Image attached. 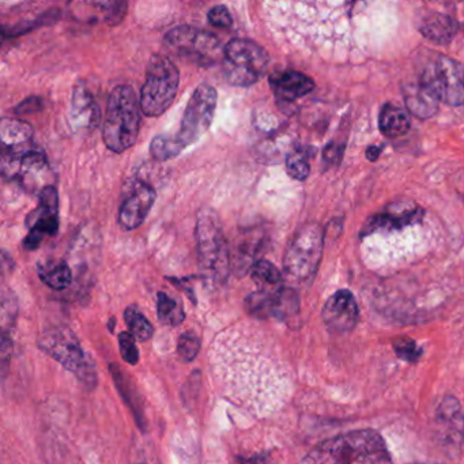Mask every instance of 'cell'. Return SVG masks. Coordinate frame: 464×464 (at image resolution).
Instances as JSON below:
<instances>
[{"label": "cell", "instance_id": "cell-4", "mask_svg": "<svg viewBox=\"0 0 464 464\" xmlns=\"http://www.w3.org/2000/svg\"><path fill=\"white\" fill-rule=\"evenodd\" d=\"M180 72L168 56L153 55L146 69L140 91V108L149 118H159L169 110L178 96Z\"/></svg>", "mask_w": 464, "mask_h": 464}, {"label": "cell", "instance_id": "cell-19", "mask_svg": "<svg viewBox=\"0 0 464 464\" xmlns=\"http://www.w3.org/2000/svg\"><path fill=\"white\" fill-rule=\"evenodd\" d=\"M263 248L262 236H256V233H246V236L241 237V240L236 244L235 251L230 254V265L232 270L237 276H244V274L251 271L255 263L259 262L257 259Z\"/></svg>", "mask_w": 464, "mask_h": 464}, {"label": "cell", "instance_id": "cell-20", "mask_svg": "<svg viewBox=\"0 0 464 464\" xmlns=\"http://www.w3.org/2000/svg\"><path fill=\"white\" fill-rule=\"evenodd\" d=\"M458 31V23L450 15L442 14V13L430 12L420 18V34L437 44H448L452 42Z\"/></svg>", "mask_w": 464, "mask_h": 464}, {"label": "cell", "instance_id": "cell-30", "mask_svg": "<svg viewBox=\"0 0 464 464\" xmlns=\"http://www.w3.org/2000/svg\"><path fill=\"white\" fill-rule=\"evenodd\" d=\"M124 320H126L127 327L130 328V333L140 341H149L154 335L153 325L146 319L145 314H140L135 306H129L126 309Z\"/></svg>", "mask_w": 464, "mask_h": 464}, {"label": "cell", "instance_id": "cell-10", "mask_svg": "<svg viewBox=\"0 0 464 464\" xmlns=\"http://www.w3.org/2000/svg\"><path fill=\"white\" fill-rule=\"evenodd\" d=\"M217 108V92L213 86L200 85L195 89L184 111L180 130L175 135L184 149L197 142L213 123Z\"/></svg>", "mask_w": 464, "mask_h": 464}, {"label": "cell", "instance_id": "cell-8", "mask_svg": "<svg viewBox=\"0 0 464 464\" xmlns=\"http://www.w3.org/2000/svg\"><path fill=\"white\" fill-rule=\"evenodd\" d=\"M420 83L437 102L452 107L464 104V66L455 59L434 53L420 72Z\"/></svg>", "mask_w": 464, "mask_h": 464}, {"label": "cell", "instance_id": "cell-29", "mask_svg": "<svg viewBox=\"0 0 464 464\" xmlns=\"http://www.w3.org/2000/svg\"><path fill=\"white\" fill-rule=\"evenodd\" d=\"M184 150L175 135H157L151 140L150 153L156 161L165 162L178 157Z\"/></svg>", "mask_w": 464, "mask_h": 464}, {"label": "cell", "instance_id": "cell-22", "mask_svg": "<svg viewBox=\"0 0 464 464\" xmlns=\"http://www.w3.org/2000/svg\"><path fill=\"white\" fill-rule=\"evenodd\" d=\"M34 127L26 121L5 118L0 123V138L4 149L24 148L31 142Z\"/></svg>", "mask_w": 464, "mask_h": 464}, {"label": "cell", "instance_id": "cell-35", "mask_svg": "<svg viewBox=\"0 0 464 464\" xmlns=\"http://www.w3.org/2000/svg\"><path fill=\"white\" fill-rule=\"evenodd\" d=\"M15 316H17V301H15L13 293H4L2 298V325H4V333H6L7 328H12L14 324Z\"/></svg>", "mask_w": 464, "mask_h": 464}, {"label": "cell", "instance_id": "cell-5", "mask_svg": "<svg viewBox=\"0 0 464 464\" xmlns=\"http://www.w3.org/2000/svg\"><path fill=\"white\" fill-rule=\"evenodd\" d=\"M322 227L314 222L304 225L293 236L284 256V271L293 284L305 285L316 276L323 255Z\"/></svg>", "mask_w": 464, "mask_h": 464}, {"label": "cell", "instance_id": "cell-2", "mask_svg": "<svg viewBox=\"0 0 464 464\" xmlns=\"http://www.w3.org/2000/svg\"><path fill=\"white\" fill-rule=\"evenodd\" d=\"M195 240L203 279L208 284L224 285L232 270L229 244L218 216L210 208L198 216Z\"/></svg>", "mask_w": 464, "mask_h": 464}, {"label": "cell", "instance_id": "cell-15", "mask_svg": "<svg viewBox=\"0 0 464 464\" xmlns=\"http://www.w3.org/2000/svg\"><path fill=\"white\" fill-rule=\"evenodd\" d=\"M323 322L333 333L344 334L357 325L360 311L349 290H339L331 295L322 312Z\"/></svg>", "mask_w": 464, "mask_h": 464}, {"label": "cell", "instance_id": "cell-6", "mask_svg": "<svg viewBox=\"0 0 464 464\" xmlns=\"http://www.w3.org/2000/svg\"><path fill=\"white\" fill-rule=\"evenodd\" d=\"M39 347L74 373L86 387L93 388L97 384L93 360L83 352L77 335L69 327L45 330L39 338Z\"/></svg>", "mask_w": 464, "mask_h": 464}, {"label": "cell", "instance_id": "cell-33", "mask_svg": "<svg viewBox=\"0 0 464 464\" xmlns=\"http://www.w3.org/2000/svg\"><path fill=\"white\" fill-rule=\"evenodd\" d=\"M393 350H395L396 355L401 360L406 361V362H417L420 357V349L418 344L415 343L412 339L409 338H399L393 342Z\"/></svg>", "mask_w": 464, "mask_h": 464}, {"label": "cell", "instance_id": "cell-7", "mask_svg": "<svg viewBox=\"0 0 464 464\" xmlns=\"http://www.w3.org/2000/svg\"><path fill=\"white\" fill-rule=\"evenodd\" d=\"M224 72L227 82L238 88H248L259 82L270 64L265 48L254 40L233 39L224 50Z\"/></svg>", "mask_w": 464, "mask_h": 464}, {"label": "cell", "instance_id": "cell-28", "mask_svg": "<svg viewBox=\"0 0 464 464\" xmlns=\"http://www.w3.org/2000/svg\"><path fill=\"white\" fill-rule=\"evenodd\" d=\"M157 300V314L162 324L175 325L181 324L186 319V312L183 305L175 298L169 297L167 293L160 292Z\"/></svg>", "mask_w": 464, "mask_h": 464}, {"label": "cell", "instance_id": "cell-21", "mask_svg": "<svg viewBox=\"0 0 464 464\" xmlns=\"http://www.w3.org/2000/svg\"><path fill=\"white\" fill-rule=\"evenodd\" d=\"M406 107L412 115L420 119H429L439 110V102L436 97L426 91L420 83L410 85L404 89Z\"/></svg>", "mask_w": 464, "mask_h": 464}, {"label": "cell", "instance_id": "cell-41", "mask_svg": "<svg viewBox=\"0 0 464 464\" xmlns=\"http://www.w3.org/2000/svg\"><path fill=\"white\" fill-rule=\"evenodd\" d=\"M379 156L380 149L376 148V146H372V148H369L368 151H366V157H368V160H371V161H376Z\"/></svg>", "mask_w": 464, "mask_h": 464}, {"label": "cell", "instance_id": "cell-9", "mask_svg": "<svg viewBox=\"0 0 464 464\" xmlns=\"http://www.w3.org/2000/svg\"><path fill=\"white\" fill-rule=\"evenodd\" d=\"M164 44L181 61L199 67L214 66L221 51L219 40L213 34L188 25L170 29L165 34Z\"/></svg>", "mask_w": 464, "mask_h": 464}, {"label": "cell", "instance_id": "cell-12", "mask_svg": "<svg viewBox=\"0 0 464 464\" xmlns=\"http://www.w3.org/2000/svg\"><path fill=\"white\" fill-rule=\"evenodd\" d=\"M29 232L24 240V248L34 251L43 241L53 237L59 229V197L55 187L40 189L39 206L26 217Z\"/></svg>", "mask_w": 464, "mask_h": 464}, {"label": "cell", "instance_id": "cell-25", "mask_svg": "<svg viewBox=\"0 0 464 464\" xmlns=\"http://www.w3.org/2000/svg\"><path fill=\"white\" fill-rule=\"evenodd\" d=\"M379 126L385 137L398 138L409 131L410 119L401 108L387 104L380 112Z\"/></svg>", "mask_w": 464, "mask_h": 464}, {"label": "cell", "instance_id": "cell-13", "mask_svg": "<svg viewBox=\"0 0 464 464\" xmlns=\"http://www.w3.org/2000/svg\"><path fill=\"white\" fill-rule=\"evenodd\" d=\"M246 311L257 319H289L300 311V300L297 293L289 287H281L274 292L257 290L246 300Z\"/></svg>", "mask_w": 464, "mask_h": 464}, {"label": "cell", "instance_id": "cell-26", "mask_svg": "<svg viewBox=\"0 0 464 464\" xmlns=\"http://www.w3.org/2000/svg\"><path fill=\"white\" fill-rule=\"evenodd\" d=\"M111 372L113 374V380H115L116 385H118L119 392L123 396L124 401L129 403L131 407L134 417L137 418L138 423L140 428H145V415H143L142 401H140V393H138L137 388L132 385L131 380L127 377V374L121 371L119 366L115 363L110 366Z\"/></svg>", "mask_w": 464, "mask_h": 464}, {"label": "cell", "instance_id": "cell-1", "mask_svg": "<svg viewBox=\"0 0 464 464\" xmlns=\"http://www.w3.org/2000/svg\"><path fill=\"white\" fill-rule=\"evenodd\" d=\"M303 464H392V459L382 437L372 429H363L317 445Z\"/></svg>", "mask_w": 464, "mask_h": 464}, {"label": "cell", "instance_id": "cell-31", "mask_svg": "<svg viewBox=\"0 0 464 464\" xmlns=\"http://www.w3.org/2000/svg\"><path fill=\"white\" fill-rule=\"evenodd\" d=\"M286 170L290 178L295 180L304 181L309 176L308 156L301 150L293 151L286 159Z\"/></svg>", "mask_w": 464, "mask_h": 464}, {"label": "cell", "instance_id": "cell-38", "mask_svg": "<svg viewBox=\"0 0 464 464\" xmlns=\"http://www.w3.org/2000/svg\"><path fill=\"white\" fill-rule=\"evenodd\" d=\"M42 102H40L37 97H31V99L26 100V102H24L23 104L20 105V107L15 110V112L17 113H32L34 112V111H39L40 108H42Z\"/></svg>", "mask_w": 464, "mask_h": 464}, {"label": "cell", "instance_id": "cell-32", "mask_svg": "<svg viewBox=\"0 0 464 464\" xmlns=\"http://www.w3.org/2000/svg\"><path fill=\"white\" fill-rule=\"evenodd\" d=\"M200 350V339L198 338L197 334L188 331L184 333L183 335L179 338L178 342V353L180 355L181 360L186 362H191L199 354Z\"/></svg>", "mask_w": 464, "mask_h": 464}, {"label": "cell", "instance_id": "cell-18", "mask_svg": "<svg viewBox=\"0 0 464 464\" xmlns=\"http://www.w3.org/2000/svg\"><path fill=\"white\" fill-rule=\"evenodd\" d=\"M102 112L88 88L77 85L72 92V121L77 130H93L99 126Z\"/></svg>", "mask_w": 464, "mask_h": 464}, {"label": "cell", "instance_id": "cell-14", "mask_svg": "<svg viewBox=\"0 0 464 464\" xmlns=\"http://www.w3.org/2000/svg\"><path fill=\"white\" fill-rule=\"evenodd\" d=\"M423 211L411 202H396L388 206L382 213L372 217L363 225L362 236L373 233L391 232V230L404 229L417 224L422 218Z\"/></svg>", "mask_w": 464, "mask_h": 464}, {"label": "cell", "instance_id": "cell-40", "mask_svg": "<svg viewBox=\"0 0 464 464\" xmlns=\"http://www.w3.org/2000/svg\"><path fill=\"white\" fill-rule=\"evenodd\" d=\"M240 464H268L266 456H256V458L241 459Z\"/></svg>", "mask_w": 464, "mask_h": 464}, {"label": "cell", "instance_id": "cell-36", "mask_svg": "<svg viewBox=\"0 0 464 464\" xmlns=\"http://www.w3.org/2000/svg\"><path fill=\"white\" fill-rule=\"evenodd\" d=\"M208 23L219 29H227L232 26L233 18L229 9L224 5L214 6L208 14Z\"/></svg>", "mask_w": 464, "mask_h": 464}, {"label": "cell", "instance_id": "cell-34", "mask_svg": "<svg viewBox=\"0 0 464 464\" xmlns=\"http://www.w3.org/2000/svg\"><path fill=\"white\" fill-rule=\"evenodd\" d=\"M119 349H121V357L130 365H137L140 362V352H138L135 336L131 333H121L119 335Z\"/></svg>", "mask_w": 464, "mask_h": 464}, {"label": "cell", "instance_id": "cell-16", "mask_svg": "<svg viewBox=\"0 0 464 464\" xmlns=\"http://www.w3.org/2000/svg\"><path fill=\"white\" fill-rule=\"evenodd\" d=\"M156 189L145 183L132 187L119 210V225L124 230H134L145 222L156 202Z\"/></svg>", "mask_w": 464, "mask_h": 464}, {"label": "cell", "instance_id": "cell-3", "mask_svg": "<svg viewBox=\"0 0 464 464\" xmlns=\"http://www.w3.org/2000/svg\"><path fill=\"white\" fill-rule=\"evenodd\" d=\"M140 99L131 86H116L111 92L102 138L113 153H124L135 145L140 131Z\"/></svg>", "mask_w": 464, "mask_h": 464}, {"label": "cell", "instance_id": "cell-37", "mask_svg": "<svg viewBox=\"0 0 464 464\" xmlns=\"http://www.w3.org/2000/svg\"><path fill=\"white\" fill-rule=\"evenodd\" d=\"M100 7H104L105 17L108 23L119 24L123 20L127 13V4H119V2H112V4H100Z\"/></svg>", "mask_w": 464, "mask_h": 464}, {"label": "cell", "instance_id": "cell-17", "mask_svg": "<svg viewBox=\"0 0 464 464\" xmlns=\"http://www.w3.org/2000/svg\"><path fill=\"white\" fill-rule=\"evenodd\" d=\"M270 86L276 99L290 102L311 93L314 89V82L303 72L287 70L271 75Z\"/></svg>", "mask_w": 464, "mask_h": 464}, {"label": "cell", "instance_id": "cell-39", "mask_svg": "<svg viewBox=\"0 0 464 464\" xmlns=\"http://www.w3.org/2000/svg\"><path fill=\"white\" fill-rule=\"evenodd\" d=\"M342 149L336 146L335 143H330L327 148L324 149V160L327 162H338L341 160Z\"/></svg>", "mask_w": 464, "mask_h": 464}, {"label": "cell", "instance_id": "cell-23", "mask_svg": "<svg viewBox=\"0 0 464 464\" xmlns=\"http://www.w3.org/2000/svg\"><path fill=\"white\" fill-rule=\"evenodd\" d=\"M439 422L445 430L448 439L459 441L464 436V417L461 414L458 401L453 398L445 399L439 410Z\"/></svg>", "mask_w": 464, "mask_h": 464}, {"label": "cell", "instance_id": "cell-11", "mask_svg": "<svg viewBox=\"0 0 464 464\" xmlns=\"http://www.w3.org/2000/svg\"><path fill=\"white\" fill-rule=\"evenodd\" d=\"M50 170L44 151L34 149H4L2 175L9 180H17L29 191L36 188L39 181Z\"/></svg>", "mask_w": 464, "mask_h": 464}, {"label": "cell", "instance_id": "cell-24", "mask_svg": "<svg viewBox=\"0 0 464 464\" xmlns=\"http://www.w3.org/2000/svg\"><path fill=\"white\" fill-rule=\"evenodd\" d=\"M40 279L53 290H63L72 285V274L63 260H47L37 265Z\"/></svg>", "mask_w": 464, "mask_h": 464}, {"label": "cell", "instance_id": "cell-27", "mask_svg": "<svg viewBox=\"0 0 464 464\" xmlns=\"http://www.w3.org/2000/svg\"><path fill=\"white\" fill-rule=\"evenodd\" d=\"M249 273H251V278L254 279L255 284L259 286V290L274 292L282 287L284 279H282L281 271L268 260L260 259L259 262L255 263Z\"/></svg>", "mask_w": 464, "mask_h": 464}]
</instances>
